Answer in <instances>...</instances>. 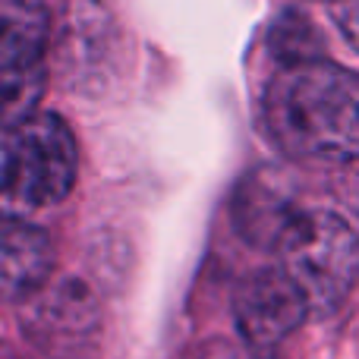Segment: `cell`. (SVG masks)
<instances>
[{
    "instance_id": "obj_1",
    "label": "cell",
    "mask_w": 359,
    "mask_h": 359,
    "mask_svg": "<svg viewBox=\"0 0 359 359\" xmlns=\"http://www.w3.org/2000/svg\"><path fill=\"white\" fill-rule=\"evenodd\" d=\"M265 117L290 155L318 164L359 161V73L322 57L280 67L265 92Z\"/></svg>"
},
{
    "instance_id": "obj_2",
    "label": "cell",
    "mask_w": 359,
    "mask_h": 359,
    "mask_svg": "<svg viewBox=\"0 0 359 359\" xmlns=\"http://www.w3.org/2000/svg\"><path fill=\"white\" fill-rule=\"evenodd\" d=\"M274 249L280 268L309 299L312 316L337 312L359 284V233L337 211L297 208Z\"/></svg>"
},
{
    "instance_id": "obj_3",
    "label": "cell",
    "mask_w": 359,
    "mask_h": 359,
    "mask_svg": "<svg viewBox=\"0 0 359 359\" xmlns=\"http://www.w3.org/2000/svg\"><path fill=\"white\" fill-rule=\"evenodd\" d=\"M79 151L57 114L35 111L6 126L4 198L10 208H48L73 192Z\"/></svg>"
},
{
    "instance_id": "obj_4",
    "label": "cell",
    "mask_w": 359,
    "mask_h": 359,
    "mask_svg": "<svg viewBox=\"0 0 359 359\" xmlns=\"http://www.w3.org/2000/svg\"><path fill=\"white\" fill-rule=\"evenodd\" d=\"M309 316V299L284 268L252 271L233 293L236 331L255 359H278Z\"/></svg>"
},
{
    "instance_id": "obj_5",
    "label": "cell",
    "mask_w": 359,
    "mask_h": 359,
    "mask_svg": "<svg viewBox=\"0 0 359 359\" xmlns=\"http://www.w3.org/2000/svg\"><path fill=\"white\" fill-rule=\"evenodd\" d=\"M4 120L6 126L35 114L44 82L48 13L38 0H4Z\"/></svg>"
},
{
    "instance_id": "obj_6",
    "label": "cell",
    "mask_w": 359,
    "mask_h": 359,
    "mask_svg": "<svg viewBox=\"0 0 359 359\" xmlns=\"http://www.w3.org/2000/svg\"><path fill=\"white\" fill-rule=\"evenodd\" d=\"M54 271V246L41 227L6 217L4 224V262H0V278H4L6 299H25L48 284Z\"/></svg>"
},
{
    "instance_id": "obj_7",
    "label": "cell",
    "mask_w": 359,
    "mask_h": 359,
    "mask_svg": "<svg viewBox=\"0 0 359 359\" xmlns=\"http://www.w3.org/2000/svg\"><path fill=\"white\" fill-rule=\"evenodd\" d=\"M95 309L86 290L76 284H63L54 293L41 297L32 309V331L50 341H73L92 325Z\"/></svg>"
},
{
    "instance_id": "obj_8",
    "label": "cell",
    "mask_w": 359,
    "mask_h": 359,
    "mask_svg": "<svg viewBox=\"0 0 359 359\" xmlns=\"http://www.w3.org/2000/svg\"><path fill=\"white\" fill-rule=\"evenodd\" d=\"M331 16L341 35L359 50V0H331Z\"/></svg>"
},
{
    "instance_id": "obj_9",
    "label": "cell",
    "mask_w": 359,
    "mask_h": 359,
    "mask_svg": "<svg viewBox=\"0 0 359 359\" xmlns=\"http://www.w3.org/2000/svg\"><path fill=\"white\" fill-rule=\"evenodd\" d=\"M186 359H255V356L246 347H236L230 341H205L192 353H186Z\"/></svg>"
}]
</instances>
